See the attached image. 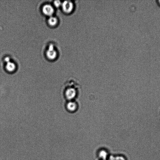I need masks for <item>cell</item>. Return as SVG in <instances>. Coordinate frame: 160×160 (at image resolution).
Wrapping results in <instances>:
<instances>
[{
  "label": "cell",
  "mask_w": 160,
  "mask_h": 160,
  "mask_svg": "<svg viewBox=\"0 0 160 160\" xmlns=\"http://www.w3.org/2000/svg\"><path fill=\"white\" fill-rule=\"evenodd\" d=\"M62 6L64 12L67 13L71 12L74 8L73 3L69 1H64L62 3Z\"/></svg>",
  "instance_id": "obj_1"
},
{
  "label": "cell",
  "mask_w": 160,
  "mask_h": 160,
  "mask_svg": "<svg viewBox=\"0 0 160 160\" xmlns=\"http://www.w3.org/2000/svg\"><path fill=\"white\" fill-rule=\"evenodd\" d=\"M47 56L48 58L51 59H55L57 56V53L55 50L54 46L52 44L49 45L46 53Z\"/></svg>",
  "instance_id": "obj_2"
},
{
  "label": "cell",
  "mask_w": 160,
  "mask_h": 160,
  "mask_svg": "<svg viewBox=\"0 0 160 160\" xmlns=\"http://www.w3.org/2000/svg\"><path fill=\"white\" fill-rule=\"evenodd\" d=\"M76 94L75 89L71 88L67 89L65 92V95L66 98L70 100L74 98H75Z\"/></svg>",
  "instance_id": "obj_3"
},
{
  "label": "cell",
  "mask_w": 160,
  "mask_h": 160,
  "mask_svg": "<svg viewBox=\"0 0 160 160\" xmlns=\"http://www.w3.org/2000/svg\"><path fill=\"white\" fill-rule=\"evenodd\" d=\"M44 13L48 16H52L54 12V10L53 7L49 5H44L42 9Z\"/></svg>",
  "instance_id": "obj_4"
},
{
  "label": "cell",
  "mask_w": 160,
  "mask_h": 160,
  "mask_svg": "<svg viewBox=\"0 0 160 160\" xmlns=\"http://www.w3.org/2000/svg\"><path fill=\"white\" fill-rule=\"evenodd\" d=\"M5 68L10 73H12L16 70V66L14 63L10 62L7 63Z\"/></svg>",
  "instance_id": "obj_5"
},
{
  "label": "cell",
  "mask_w": 160,
  "mask_h": 160,
  "mask_svg": "<svg viewBox=\"0 0 160 160\" xmlns=\"http://www.w3.org/2000/svg\"><path fill=\"white\" fill-rule=\"evenodd\" d=\"M77 107V104L74 102H68L67 104L66 108L70 111H74Z\"/></svg>",
  "instance_id": "obj_6"
},
{
  "label": "cell",
  "mask_w": 160,
  "mask_h": 160,
  "mask_svg": "<svg viewBox=\"0 0 160 160\" xmlns=\"http://www.w3.org/2000/svg\"><path fill=\"white\" fill-rule=\"evenodd\" d=\"M98 155L99 157L102 160H105L107 158L108 154L106 151L104 150H102L100 151L98 153Z\"/></svg>",
  "instance_id": "obj_7"
},
{
  "label": "cell",
  "mask_w": 160,
  "mask_h": 160,
  "mask_svg": "<svg viewBox=\"0 0 160 160\" xmlns=\"http://www.w3.org/2000/svg\"><path fill=\"white\" fill-rule=\"evenodd\" d=\"M58 20L55 17L51 16L48 20L49 24L51 26L55 25L57 22Z\"/></svg>",
  "instance_id": "obj_8"
},
{
  "label": "cell",
  "mask_w": 160,
  "mask_h": 160,
  "mask_svg": "<svg viewBox=\"0 0 160 160\" xmlns=\"http://www.w3.org/2000/svg\"><path fill=\"white\" fill-rule=\"evenodd\" d=\"M114 160H126L125 158L122 156H117L115 157Z\"/></svg>",
  "instance_id": "obj_9"
},
{
  "label": "cell",
  "mask_w": 160,
  "mask_h": 160,
  "mask_svg": "<svg viewBox=\"0 0 160 160\" xmlns=\"http://www.w3.org/2000/svg\"><path fill=\"white\" fill-rule=\"evenodd\" d=\"M54 4L55 6L56 7H59L62 5V3L59 1H54Z\"/></svg>",
  "instance_id": "obj_10"
},
{
  "label": "cell",
  "mask_w": 160,
  "mask_h": 160,
  "mask_svg": "<svg viewBox=\"0 0 160 160\" xmlns=\"http://www.w3.org/2000/svg\"><path fill=\"white\" fill-rule=\"evenodd\" d=\"M10 59L9 57H7L5 59V61L6 63H8L10 62Z\"/></svg>",
  "instance_id": "obj_11"
},
{
  "label": "cell",
  "mask_w": 160,
  "mask_h": 160,
  "mask_svg": "<svg viewBox=\"0 0 160 160\" xmlns=\"http://www.w3.org/2000/svg\"><path fill=\"white\" fill-rule=\"evenodd\" d=\"M115 157H114V156L113 155H111L110 156L109 159V160H115Z\"/></svg>",
  "instance_id": "obj_12"
},
{
  "label": "cell",
  "mask_w": 160,
  "mask_h": 160,
  "mask_svg": "<svg viewBox=\"0 0 160 160\" xmlns=\"http://www.w3.org/2000/svg\"><path fill=\"white\" fill-rule=\"evenodd\" d=\"M159 3H160V1H159Z\"/></svg>",
  "instance_id": "obj_13"
},
{
  "label": "cell",
  "mask_w": 160,
  "mask_h": 160,
  "mask_svg": "<svg viewBox=\"0 0 160 160\" xmlns=\"http://www.w3.org/2000/svg\"></svg>",
  "instance_id": "obj_14"
}]
</instances>
